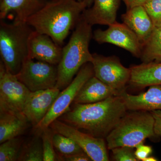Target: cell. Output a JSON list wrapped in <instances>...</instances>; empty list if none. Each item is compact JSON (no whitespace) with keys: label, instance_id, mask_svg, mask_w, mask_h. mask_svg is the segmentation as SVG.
<instances>
[{"label":"cell","instance_id":"ba28073f","mask_svg":"<svg viewBox=\"0 0 161 161\" xmlns=\"http://www.w3.org/2000/svg\"><path fill=\"white\" fill-rule=\"evenodd\" d=\"M16 76L30 92L52 88L58 82V65L27 58Z\"/></svg>","mask_w":161,"mask_h":161},{"label":"cell","instance_id":"d4e9b609","mask_svg":"<svg viewBox=\"0 0 161 161\" xmlns=\"http://www.w3.org/2000/svg\"><path fill=\"white\" fill-rule=\"evenodd\" d=\"M54 132L50 127L42 130L40 133L43 144V161H60L54 147L53 137Z\"/></svg>","mask_w":161,"mask_h":161},{"label":"cell","instance_id":"603a6c76","mask_svg":"<svg viewBox=\"0 0 161 161\" xmlns=\"http://www.w3.org/2000/svg\"><path fill=\"white\" fill-rule=\"evenodd\" d=\"M39 134L22 147L18 161H43V153L42 138Z\"/></svg>","mask_w":161,"mask_h":161},{"label":"cell","instance_id":"d6986e66","mask_svg":"<svg viewBox=\"0 0 161 161\" xmlns=\"http://www.w3.org/2000/svg\"><path fill=\"white\" fill-rule=\"evenodd\" d=\"M130 69L129 83L133 87L143 89L151 86H161V62L142 63Z\"/></svg>","mask_w":161,"mask_h":161},{"label":"cell","instance_id":"6da1fadb","mask_svg":"<svg viewBox=\"0 0 161 161\" xmlns=\"http://www.w3.org/2000/svg\"><path fill=\"white\" fill-rule=\"evenodd\" d=\"M127 111L120 95H115L95 103H73L58 119L95 137L105 139Z\"/></svg>","mask_w":161,"mask_h":161},{"label":"cell","instance_id":"836d02e7","mask_svg":"<svg viewBox=\"0 0 161 161\" xmlns=\"http://www.w3.org/2000/svg\"><path fill=\"white\" fill-rule=\"evenodd\" d=\"M124 1V3H125V4L126 6V7L128 6V3H129V0H123Z\"/></svg>","mask_w":161,"mask_h":161},{"label":"cell","instance_id":"d6a6232c","mask_svg":"<svg viewBox=\"0 0 161 161\" xmlns=\"http://www.w3.org/2000/svg\"><path fill=\"white\" fill-rule=\"evenodd\" d=\"M158 161L157 158H156L154 157L153 156H150L148 157L145 160H144V161Z\"/></svg>","mask_w":161,"mask_h":161},{"label":"cell","instance_id":"4dcf8cb0","mask_svg":"<svg viewBox=\"0 0 161 161\" xmlns=\"http://www.w3.org/2000/svg\"><path fill=\"white\" fill-rule=\"evenodd\" d=\"M148 0H129L127 9L136 6H143Z\"/></svg>","mask_w":161,"mask_h":161},{"label":"cell","instance_id":"5b68a950","mask_svg":"<svg viewBox=\"0 0 161 161\" xmlns=\"http://www.w3.org/2000/svg\"><path fill=\"white\" fill-rule=\"evenodd\" d=\"M34 29L25 22L0 21V55L6 70L16 75L28 58V43Z\"/></svg>","mask_w":161,"mask_h":161},{"label":"cell","instance_id":"ac0fdd59","mask_svg":"<svg viewBox=\"0 0 161 161\" xmlns=\"http://www.w3.org/2000/svg\"><path fill=\"white\" fill-rule=\"evenodd\" d=\"M120 93L93 76L84 84L73 103L88 104L98 102Z\"/></svg>","mask_w":161,"mask_h":161},{"label":"cell","instance_id":"44dd1931","mask_svg":"<svg viewBox=\"0 0 161 161\" xmlns=\"http://www.w3.org/2000/svg\"><path fill=\"white\" fill-rule=\"evenodd\" d=\"M140 59L144 63L161 62V26L154 28L149 40L143 45Z\"/></svg>","mask_w":161,"mask_h":161},{"label":"cell","instance_id":"83f0119b","mask_svg":"<svg viewBox=\"0 0 161 161\" xmlns=\"http://www.w3.org/2000/svg\"><path fill=\"white\" fill-rule=\"evenodd\" d=\"M135 148V155L138 161H144L152 153V147L144 145V143L139 144Z\"/></svg>","mask_w":161,"mask_h":161},{"label":"cell","instance_id":"f1b7e54d","mask_svg":"<svg viewBox=\"0 0 161 161\" xmlns=\"http://www.w3.org/2000/svg\"><path fill=\"white\" fill-rule=\"evenodd\" d=\"M154 119V131L158 138L161 137V110L150 112Z\"/></svg>","mask_w":161,"mask_h":161},{"label":"cell","instance_id":"1f68e13d","mask_svg":"<svg viewBox=\"0 0 161 161\" xmlns=\"http://www.w3.org/2000/svg\"><path fill=\"white\" fill-rule=\"evenodd\" d=\"M82 1L85 4L86 8L91 7L93 3V0H82Z\"/></svg>","mask_w":161,"mask_h":161},{"label":"cell","instance_id":"f546056e","mask_svg":"<svg viewBox=\"0 0 161 161\" xmlns=\"http://www.w3.org/2000/svg\"><path fill=\"white\" fill-rule=\"evenodd\" d=\"M60 161H91L92 160L85 152H82L67 156L60 157Z\"/></svg>","mask_w":161,"mask_h":161},{"label":"cell","instance_id":"9a60e30c","mask_svg":"<svg viewBox=\"0 0 161 161\" xmlns=\"http://www.w3.org/2000/svg\"><path fill=\"white\" fill-rule=\"evenodd\" d=\"M123 22L135 33L143 45L148 41L154 26L143 6H136L127 9L121 16Z\"/></svg>","mask_w":161,"mask_h":161},{"label":"cell","instance_id":"e0dca14e","mask_svg":"<svg viewBox=\"0 0 161 161\" xmlns=\"http://www.w3.org/2000/svg\"><path fill=\"white\" fill-rule=\"evenodd\" d=\"M46 0H1L0 19L4 20L13 14L15 22H25L40 10Z\"/></svg>","mask_w":161,"mask_h":161},{"label":"cell","instance_id":"4fadbf2b","mask_svg":"<svg viewBox=\"0 0 161 161\" xmlns=\"http://www.w3.org/2000/svg\"><path fill=\"white\" fill-rule=\"evenodd\" d=\"M62 47L47 35L34 30L28 43L29 59L58 65L62 57Z\"/></svg>","mask_w":161,"mask_h":161},{"label":"cell","instance_id":"3957f363","mask_svg":"<svg viewBox=\"0 0 161 161\" xmlns=\"http://www.w3.org/2000/svg\"><path fill=\"white\" fill-rule=\"evenodd\" d=\"M92 26L80 17L68 43L62 47L56 86L60 91L71 82L84 64L93 61V55L89 50L90 41L93 38Z\"/></svg>","mask_w":161,"mask_h":161},{"label":"cell","instance_id":"8992f818","mask_svg":"<svg viewBox=\"0 0 161 161\" xmlns=\"http://www.w3.org/2000/svg\"><path fill=\"white\" fill-rule=\"evenodd\" d=\"M94 76L92 63L84 64L70 83L58 95L51 108L46 116L34 129L37 133L49 126L53 122L58 119L69 109L78 92L85 83Z\"/></svg>","mask_w":161,"mask_h":161},{"label":"cell","instance_id":"4316f807","mask_svg":"<svg viewBox=\"0 0 161 161\" xmlns=\"http://www.w3.org/2000/svg\"><path fill=\"white\" fill-rule=\"evenodd\" d=\"M134 148L128 147H119L113 148L112 158L116 161H138L136 157Z\"/></svg>","mask_w":161,"mask_h":161},{"label":"cell","instance_id":"2e32d148","mask_svg":"<svg viewBox=\"0 0 161 161\" xmlns=\"http://www.w3.org/2000/svg\"><path fill=\"white\" fill-rule=\"evenodd\" d=\"M128 111H144L152 112L161 110V86H149L146 92L137 95L121 93Z\"/></svg>","mask_w":161,"mask_h":161},{"label":"cell","instance_id":"52a82bcc","mask_svg":"<svg viewBox=\"0 0 161 161\" xmlns=\"http://www.w3.org/2000/svg\"><path fill=\"white\" fill-rule=\"evenodd\" d=\"M30 91L0 63V112L23 113Z\"/></svg>","mask_w":161,"mask_h":161},{"label":"cell","instance_id":"9c48e42d","mask_svg":"<svg viewBox=\"0 0 161 161\" xmlns=\"http://www.w3.org/2000/svg\"><path fill=\"white\" fill-rule=\"evenodd\" d=\"M94 76L120 93L125 92L131 78V70L122 64L115 56L105 57L93 54Z\"/></svg>","mask_w":161,"mask_h":161},{"label":"cell","instance_id":"7c38bea8","mask_svg":"<svg viewBox=\"0 0 161 161\" xmlns=\"http://www.w3.org/2000/svg\"><path fill=\"white\" fill-rule=\"evenodd\" d=\"M60 92L59 89L55 87L30 93L23 113L34 128L49 112Z\"/></svg>","mask_w":161,"mask_h":161},{"label":"cell","instance_id":"30bf717a","mask_svg":"<svg viewBox=\"0 0 161 161\" xmlns=\"http://www.w3.org/2000/svg\"><path fill=\"white\" fill-rule=\"evenodd\" d=\"M49 127L54 132L65 136L75 141L92 161H109L104 138L95 137L58 119L53 122Z\"/></svg>","mask_w":161,"mask_h":161},{"label":"cell","instance_id":"ffe728a7","mask_svg":"<svg viewBox=\"0 0 161 161\" xmlns=\"http://www.w3.org/2000/svg\"><path fill=\"white\" fill-rule=\"evenodd\" d=\"M29 122L23 113L0 112V143L22 135Z\"/></svg>","mask_w":161,"mask_h":161},{"label":"cell","instance_id":"7402d4cb","mask_svg":"<svg viewBox=\"0 0 161 161\" xmlns=\"http://www.w3.org/2000/svg\"><path fill=\"white\" fill-rule=\"evenodd\" d=\"M54 147L60 157L67 156L84 152L79 145L72 139L54 132L53 137Z\"/></svg>","mask_w":161,"mask_h":161},{"label":"cell","instance_id":"7a4b0ae2","mask_svg":"<svg viewBox=\"0 0 161 161\" xmlns=\"http://www.w3.org/2000/svg\"><path fill=\"white\" fill-rule=\"evenodd\" d=\"M86 8L82 0H52L47 2L26 23L35 31L47 35L61 46Z\"/></svg>","mask_w":161,"mask_h":161},{"label":"cell","instance_id":"cb8c5ba5","mask_svg":"<svg viewBox=\"0 0 161 161\" xmlns=\"http://www.w3.org/2000/svg\"><path fill=\"white\" fill-rule=\"evenodd\" d=\"M23 142V140L18 136L1 143L0 161H18Z\"/></svg>","mask_w":161,"mask_h":161},{"label":"cell","instance_id":"8fae6325","mask_svg":"<svg viewBox=\"0 0 161 161\" xmlns=\"http://www.w3.org/2000/svg\"><path fill=\"white\" fill-rule=\"evenodd\" d=\"M93 39L99 44H113L140 58L142 45L135 33L125 23L116 22L105 30H97L93 33Z\"/></svg>","mask_w":161,"mask_h":161},{"label":"cell","instance_id":"484cf974","mask_svg":"<svg viewBox=\"0 0 161 161\" xmlns=\"http://www.w3.org/2000/svg\"><path fill=\"white\" fill-rule=\"evenodd\" d=\"M143 6L154 27L161 26V0H148Z\"/></svg>","mask_w":161,"mask_h":161},{"label":"cell","instance_id":"5bb4252c","mask_svg":"<svg viewBox=\"0 0 161 161\" xmlns=\"http://www.w3.org/2000/svg\"><path fill=\"white\" fill-rule=\"evenodd\" d=\"M120 2L121 0H93L92 6L84 10L81 18L92 26H110L116 22Z\"/></svg>","mask_w":161,"mask_h":161},{"label":"cell","instance_id":"277c9868","mask_svg":"<svg viewBox=\"0 0 161 161\" xmlns=\"http://www.w3.org/2000/svg\"><path fill=\"white\" fill-rule=\"evenodd\" d=\"M127 112L105 138L108 150L119 147L135 148L147 138H158L154 131V119L150 112Z\"/></svg>","mask_w":161,"mask_h":161},{"label":"cell","instance_id":"e575fe53","mask_svg":"<svg viewBox=\"0 0 161 161\" xmlns=\"http://www.w3.org/2000/svg\"><path fill=\"white\" fill-rule=\"evenodd\" d=\"M78 1H81V0H78Z\"/></svg>","mask_w":161,"mask_h":161}]
</instances>
